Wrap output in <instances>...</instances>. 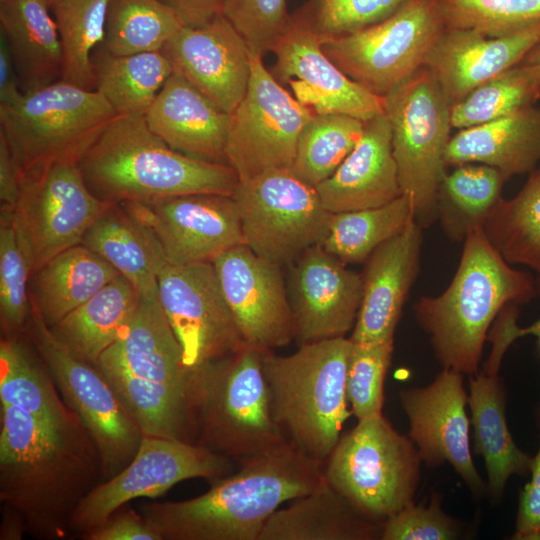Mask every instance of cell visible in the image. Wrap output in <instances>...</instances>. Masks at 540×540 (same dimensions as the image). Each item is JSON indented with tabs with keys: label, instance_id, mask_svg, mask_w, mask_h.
Segmentation results:
<instances>
[{
	"label": "cell",
	"instance_id": "4",
	"mask_svg": "<svg viewBox=\"0 0 540 540\" xmlns=\"http://www.w3.org/2000/svg\"><path fill=\"white\" fill-rule=\"evenodd\" d=\"M79 167L90 191L108 204L198 193L233 196L239 183L230 165L173 150L144 115H116L81 155Z\"/></svg>",
	"mask_w": 540,
	"mask_h": 540
},
{
	"label": "cell",
	"instance_id": "52",
	"mask_svg": "<svg viewBox=\"0 0 540 540\" xmlns=\"http://www.w3.org/2000/svg\"><path fill=\"white\" fill-rule=\"evenodd\" d=\"M21 188V172L13 153L0 134V212H14Z\"/></svg>",
	"mask_w": 540,
	"mask_h": 540
},
{
	"label": "cell",
	"instance_id": "21",
	"mask_svg": "<svg viewBox=\"0 0 540 540\" xmlns=\"http://www.w3.org/2000/svg\"><path fill=\"white\" fill-rule=\"evenodd\" d=\"M287 291L299 344L345 337L353 329L362 298L361 273L321 244L288 265Z\"/></svg>",
	"mask_w": 540,
	"mask_h": 540
},
{
	"label": "cell",
	"instance_id": "45",
	"mask_svg": "<svg viewBox=\"0 0 540 540\" xmlns=\"http://www.w3.org/2000/svg\"><path fill=\"white\" fill-rule=\"evenodd\" d=\"M446 29L500 37L540 21V0H436Z\"/></svg>",
	"mask_w": 540,
	"mask_h": 540
},
{
	"label": "cell",
	"instance_id": "34",
	"mask_svg": "<svg viewBox=\"0 0 540 540\" xmlns=\"http://www.w3.org/2000/svg\"><path fill=\"white\" fill-rule=\"evenodd\" d=\"M138 301L135 287L119 274L50 329L70 352L95 364L117 340Z\"/></svg>",
	"mask_w": 540,
	"mask_h": 540
},
{
	"label": "cell",
	"instance_id": "50",
	"mask_svg": "<svg viewBox=\"0 0 540 540\" xmlns=\"http://www.w3.org/2000/svg\"><path fill=\"white\" fill-rule=\"evenodd\" d=\"M540 428V413H537ZM530 481L520 492L515 532V540H540V443L533 457Z\"/></svg>",
	"mask_w": 540,
	"mask_h": 540
},
{
	"label": "cell",
	"instance_id": "39",
	"mask_svg": "<svg viewBox=\"0 0 540 540\" xmlns=\"http://www.w3.org/2000/svg\"><path fill=\"white\" fill-rule=\"evenodd\" d=\"M483 232L506 262L526 266L540 278V165L513 198H501Z\"/></svg>",
	"mask_w": 540,
	"mask_h": 540
},
{
	"label": "cell",
	"instance_id": "31",
	"mask_svg": "<svg viewBox=\"0 0 540 540\" xmlns=\"http://www.w3.org/2000/svg\"><path fill=\"white\" fill-rule=\"evenodd\" d=\"M381 530L324 478L312 492L276 510L258 540H376Z\"/></svg>",
	"mask_w": 540,
	"mask_h": 540
},
{
	"label": "cell",
	"instance_id": "32",
	"mask_svg": "<svg viewBox=\"0 0 540 540\" xmlns=\"http://www.w3.org/2000/svg\"><path fill=\"white\" fill-rule=\"evenodd\" d=\"M81 244L109 262L139 297L158 295V275L168 263L152 233L121 204H108Z\"/></svg>",
	"mask_w": 540,
	"mask_h": 540
},
{
	"label": "cell",
	"instance_id": "54",
	"mask_svg": "<svg viewBox=\"0 0 540 540\" xmlns=\"http://www.w3.org/2000/svg\"><path fill=\"white\" fill-rule=\"evenodd\" d=\"M22 94L7 42L0 34V105L14 102Z\"/></svg>",
	"mask_w": 540,
	"mask_h": 540
},
{
	"label": "cell",
	"instance_id": "11",
	"mask_svg": "<svg viewBox=\"0 0 540 540\" xmlns=\"http://www.w3.org/2000/svg\"><path fill=\"white\" fill-rule=\"evenodd\" d=\"M26 332L62 399L93 438L103 475L115 476L139 448L143 434L137 422L99 368L63 346L32 306Z\"/></svg>",
	"mask_w": 540,
	"mask_h": 540
},
{
	"label": "cell",
	"instance_id": "16",
	"mask_svg": "<svg viewBox=\"0 0 540 540\" xmlns=\"http://www.w3.org/2000/svg\"><path fill=\"white\" fill-rule=\"evenodd\" d=\"M158 297L189 369L247 346L212 262L167 264L158 275Z\"/></svg>",
	"mask_w": 540,
	"mask_h": 540
},
{
	"label": "cell",
	"instance_id": "9",
	"mask_svg": "<svg viewBox=\"0 0 540 540\" xmlns=\"http://www.w3.org/2000/svg\"><path fill=\"white\" fill-rule=\"evenodd\" d=\"M115 116L98 91L60 79L0 105V134L23 174L57 159H80Z\"/></svg>",
	"mask_w": 540,
	"mask_h": 540
},
{
	"label": "cell",
	"instance_id": "55",
	"mask_svg": "<svg viewBox=\"0 0 540 540\" xmlns=\"http://www.w3.org/2000/svg\"><path fill=\"white\" fill-rule=\"evenodd\" d=\"M3 512V521L1 525L0 538L6 539H21L22 532L26 530V524L23 517L13 508L5 506Z\"/></svg>",
	"mask_w": 540,
	"mask_h": 540
},
{
	"label": "cell",
	"instance_id": "12",
	"mask_svg": "<svg viewBox=\"0 0 540 540\" xmlns=\"http://www.w3.org/2000/svg\"><path fill=\"white\" fill-rule=\"evenodd\" d=\"M245 244L281 267L321 244L332 213L312 185L290 169L267 171L239 181L233 194Z\"/></svg>",
	"mask_w": 540,
	"mask_h": 540
},
{
	"label": "cell",
	"instance_id": "18",
	"mask_svg": "<svg viewBox=\"0 0 540 540\" xmlns=\"http://www.w3.org/2000/svg\"><path fill=\"white\" fill-rule=\"evenodd\" d=\"M326 38L318 34L304 11L296 12L273 44L270 71L313 114L339 113L366 121L384 114V99L341 71L324 53Z\"/></svg>",
	"mask_w": 540,
	"mask_h": 540
},
{
	"label": "cell",
	"instance_id": "28",
	"mask_svg": "<svg viewBox=\"0 0 540 540\" xmlns=\"http://www.w3.org/2000/svg\"><path fill=\"white\" fill-rule=\"evenodd\" d=\"M445 165L480 163L498 169L508 180L530 174L540 164V107L530 106L451 136Z\"/></svg>",
	"mask_w": 540,
	"mask_h": 540
},
{
	"label": "cell",
	"instance_id": "48",
	"mask_svg": "<svg viewBox=\"0 0 540 540\" xmlns=\"http://www.w3.org/2000/svg\"><path fill=\"white\" fill-rule=\"evenodd\" d=\"M221 13L250 50L262 56L271 51L290 19L286 0H223Z\"/></svg>",
	"mask_w": 540,
	"mask_h": 540
},
{
	"label": "cell",
	"instance_id": "22",
	"mask_svg": "<svg viewBox=\"0 0 540 540\" xmlns=\"http://www.w3.org/2000/svg\"><path fill=\"white\" fill-rule=\"evenodd\" d=\"M178 73L222 111L243 99L251 74L250 48L221 13L199 27L184 26L162 49Z\"/></svg>",
	"mask_w": 540,
	"mask_h": 540
},
{
	"label": "cell",
	"instance_id": "42",
	"mask_svg": "<svg viewBox=\"0 0 540 540\" xmlns=\"http://www.w3.org/2000/svg\"><path fill=\"white\" fill-rule=\"evenodd\" d=\"M108 2L57 0L50 7L62 49V80L95 90L91 58L104 38Z\"/></svg>",
	"mask_w": 540,
	"mask_h": 540
},
{
	"label": "cell",
	"instance_id": "47",
	"mask_svg": "<svg viewBox=\"0 0 540 540\" xmlns=\"http://www.w3.org/2000/svg\"><path fill=\"white\" fill-rule=\"evenodd\" d=\"M407 0H311L303 8L313 29L329 39L378 23Z\"/></svg>",
	"mask_w": 540,
	"mask_h": 540
},
{
	"label": "cell",
	"instance_id": "29",
	"mask_svg": "<svg viewBox=\"0 0 540 540\" xmlns=\"http://www.w3.org/2000/svg\"><path fill=\"white\" fill-rule=\"evenodd\" d=\"M469 392L475 452L485 462L486 491L497 501L502 498L512 475L530 473L533 457L516 445L508 429L506 390L498 372L483 368L470 376Z\"/></svg>",
	"mask_w": 540,
	"mask_h": 540
},
{
	"label": "cell",
	"instance_id": "46",
	"mask_svg": "<svg viewBox=\"0 0 540 540\" xmlns=\"http://www.w3.org/2000/svg\"><path fill=\"white\" fill-rule=\"evenodd\" d=\"M392 352L393 342H352L346 392L357 420L382 414L384 379Z\"/></svg>",
	"mask_w": 540,
	"mask_h": 540
},
{
	"label": "cell",
	"instance_id": "49",
	"mask_svg": "<svg viewBox=\"0 0 540 540\" xmlns=\"http://www.w3.org/2000/svg\"><path fill=\"white\" fill-rule=\"evenodd\" d=\"M381 540H453L461 535V525L441 507V496L433 494L427 506L414 502L381 524Z\"/></svg>",
	"mask_w": 540,
	"mask_h": 540
},
{
	"label": "cell",
	"instance_id": "17",
	"mask_svg": "<svg viewBox=\"0 0 540 540\" xmlns=\"http://www.w3.org/2000/svg\"><path fill=\"white\" fill-rule=\"evenodd\" d=\"M119 204L152 233L171 265L213 262L245 244L232 196L198 193Z\"/></svg>",
	"mask_w": 540,
	"mask_h": 540
},
{
	"label": "cell",
	"instance_id": "19",
	"mask_svg": "<svg viewBox=\"0 0 540 540\" xmlns=\"http://www.w3.org/2000/svg\"><path fill=\"white\" fill-rule=\"evenodd\" d=\"M212 263L247 346L273 350L295 339L283 267L257 255L246 244L229 249Z\"/></svg>",
	"mask_w": 540,
	"mask_h": 540
},
{
	"label": "cell",
	"instance_id": "37",
	"mask_svg": "<svg viewBox=\"0 0 540 540\" xmlns=\"http://www.w3.org/2000/svg\"><path fill=\"white\" fill-rule=\"evenodd\" d=\"M40 360L22 334L2 335L0 404L18 407L46 420L71 417L75 413L60 398L46 364Z\"/></svg>",
	"mask_w": 540,
	"mask_h": 540
},
{
	"label": "cell",
	"instance_id": "40",
	"mask_svg": "<svg viewBox=\"0 0 540 540\" xmlns=\"http://www.w3.org/2000/svg\"><path fill=\"white\" fill-rule=\"evenodd\" d=\"M182 27L160 0H109L101 46L113 55L162 51Z\"/></svg>",
	"mask_w": 540,
	"mask_h": 540
},
{
	"label": "cell",
	"instance_id": "56",
	"mask_svg": "<svg viewBox=\"0 0 540 540\" xmlns=\"http://www.w3.org/2000/svg\"><path fill=\"white\" fill-rule=\"evenodd\" d=\"M530 67L540 77V41L520 62Z\"/></svg>",
	"mask_w": 540,
	"mask_h": 540
},
{
	"label": "cell",
	"instance_id": "26",
	"mask_svg": "<svg viewBox=\"0 0 540 540\" xmlns=\"http://www.w3.org/2000/svg\"><path fill=\"white\" fill-rule=\"evenodd\" d=\"M315 188L331 213L378 207L402 194L385 113L365 121L357 145Z\"/></svg>",
	"mask_w": 540,
	"mask_h": 540
},
{
	"label": "cell",
	"instance_id": "27",
	"mask_svg": "<svg viewBox=\"0 0 540 540\" xmlns=\"http://www.w3.org/2000/svg\"><path fill=\"white\" fill-rule=\"evenodd\" d=\"M96 363L117 366L189 399V368L158 295L139 297L132 317Z\"/></svg>",
	"mask_w": 540,
	"mask_h": 540
},
{
	"label": "cell",
	"instance_id": "5",
	"mask_svg": "<svg viewBox=\"0 0 540 540\" xmlns=\"http://www.w3.org/2000/svg\"><path fill=\"white\" fill-rule=\"evenodd\" d=\"M351 348L349 338L338 337L300 344L285 356L261 351L276 424L289 443L323 464L352 415L346 392Z\"/></svg>",
	"mask_w": 540,
	"mask_h": 540
},
{
	"label": "cell",
	"instance_id": "6",
	"mask_svg": "<svg viewBox=\"0 0 540 540\" xmlns=\"http://www.w3.org/2000/svg\"><path fill=\"white\" fill-rule=\"evenodd\" d=\"M189 403L193 443L235 462L288 442L273 418L258 349L189 369Z\"/></svg>",
	"mask_w": 540,
	"mask_h": 540
},
{
	"label": "cell",
	"instance_id": "51",
	"mask_svg": "<svg viewBox=\"0 0 540 540\" xmlns=\"http://www.w3.org/2000/svg\"><path fill=\"white\" fill-rule=\"evenodd\" d=\"M84 536L88 540H163L159 531L132 509L116 511L105 523Z\"/></svg>",
	"mask_w": 540,
	"mask_h": 540
},
{
	"label": "cell",
	"instance_id": "25",
	"mask_svg": "<svg viewBox=\"0 0 540 540\" xmlns=\"http://www.w3.org/2000/svg\"><path fill=\"white\" fill-rule=\"evenodd\" d=\"M144 118L173 150L195 159L228 164L230 114L178 73L170 75Z\"/></svg>",
	"mask_w": 540,
	"mask_h": 540
},
{
	"label": "cell",
	"instance_id": "1",
	"mask_svg": "<svg viewBox=\"0 0 540 540\" xmlns=\"http://www.w3.org/2000/svg\"><path fill=\"white\" fill-rule=\"evenodd\" d=\"M0 415L1 503L34 535L66 536L77 505L103 474L93 438L76 414L46 420L1 404Z\"/></svg>",
	"mask_w": 540,
	"mask_h": 540
},
{
	"label": "cell",
	"instance_id": "36",
	"mask_svg": "<svg viewBox=\"0 0 540 540\" xmlns=\"http://www.w3.org/2000/svg\"><path fill=\"white\" fill-rule=\"evenodd\" d=\"M506 181L496 168L465 163L445 174L436 198V216L446 237L463 242L484 224L501 200Z\"/></svg>",
	"mask_w": 540,
	"mask_h": 540
},
{
	"label": "cell",
	"instance_id": "23",
	"mask_svg": "<svg viewBox=\"0 0 540 540\" xmlns=\"http://www.w3.org/2000/svg\"><path fill=\"white\" fill-rule=\"evenodd\" d=\"M423 228L415 220L364 262L362 298L352 342H393L403 306L416 281Z\"/></svg>",
	"mask_w": 540,
	"mask_h": 540
},
{
	"label": "cell",
	"instance_id": "3",
	"mask_svg": "<svg viewBox=\"0 0 540 540\" xmlns=\"http://www.w3.org/2000/svg\"><path fill=\"white\" fill-rule=\"evenodd\" d=\"M537 293L533 276L514 269L479 229L463 241L448 287L437 296L420 297L414 316L441 366L472 376L495 318L507 305L529 302Z\"/></svg>",
	"mask_w": 540,
	"mask_h": 540
},
{
	"label": "cell",
	"instance_id": "14",
	"mask_svg": "<svg viewBox=\"0 0 540 540\" xmlns=\"http://www.w3.org/2000/svg\"><path fill=\"white\" fill-rule=\"evenodd\" d=\"M233 460L197 444L142 435L132 461L98 483L77 505L70 527L84 535L137 498H156L175 484L194 478L214 480L233 473Z\"/></svg>",
	"mask_w": 540,
	"mask_h": 540
},
{
	"label": "cell",
	"instance_id": "41",
	"mask_svg": "<svg viewBox=\"0 0 540 540\" xmlns=\"http://www.w3.org/2000/svg\"><path fill=\"white\" fill-rule=\"evenodd\" d=\"M365 121L346 114H314L303 127L291 172L309 185L329 178L362 137Z\"/></svg>",
	"mask_w": 540,
	"mask_h": 540
},
{
	"label": "cell",
	"instance_id": "33",
	"mask_svg": "<svg viewBox=\"0 0 540 540\" xmlns=\"http://www.w3.org/2000/svg\"><path fill=\"white\" fill-rule=\"evenodd\" d=\"M119 272L81 243L36 269L30 278V303L52 327L81 306Z\"/></svg>",
	"mask_w": 540,
	"mask_h": 540
},
{
	"label": "cell",
	"instance_id": "30",
	"mask_svg": "<svg viewBox=\"0 0 540 540\" xmlns=\"http://www.w3.org/2000/svg\"><path fill=\"white\" fill-rule=\"evenodd\" d=\"M5 38L23 93L62 79L63 57L50 6L44 0H0Z\"/></svg>",
	"mask_w": 540,
	"mask_h": 540
},
{
	"label": "cell",
	"instance_id": "24",
	"mask_svg": "<svg viewBox=\"0 0 540 540\" xmlns=\"http://www.w3.org/2000/svg\"><path fill=\"white\" fill-rule=\"evenodd\" d=\"M539 41L540 21L500 37L445 29L424 67L452 105L477 86L518 65Z\"/></svg>",
	"mask_w": 540,
	"mask_h": 540
},
{
	"label": "cell",
	"instance_id": "15",
	"mask_svg": "<svg viewBox=\"0 0 540 540\" xmlns=\"http://www.w3.org/2000/svg\"><path fill=\"white\" fill-rule=\"evenodd\" d=\"M107 205L88 188L78 158L57 159L21 174L14 217L29 245L33 272L80 244Z\"/></svg>",
	"mask_w": 540,
	"mask_h": 540
},
{
	"label": "cell",
	"instance_id": "2",
	"mask_svg": "<svg viewBox=\"0 0 540 540\" xmlns=\"http://www.w3.org/2000/svg\"><path fill=\"white\" fill-rule=\"evenodd\" d=\"M239 470L211 480L204 494L177 502H148L139 513L163 540H258L280 505L324 480V464L291 443L239 462Z\"/></svg>",
	"mask_w": 540,
	"mask_h": 540
},
{
	"label": "cell",
	"instance_id": "10",
	"mask_svg": "<svg viewBox=\"0 0 540 540\" xmlns=\"http://www.w3.org/2000/svg\"><path fill=\"white\" fill-rule=\"evenodd\" d=\"M445 29L436 0H407L378 23L326 39L322 49L349 78L385 97L425 66Z\"/></svg>",
	"mask_w": 540,
	"mask_h": 540
},
{
	"label": "cell",
	"instance_id": "44",
	"mask_svg": "<svg viewBox=\"0 0 540 540\" xmlns=\"http://www.w3.org/2000/svg\"><path fill=\"white\" fill-rule=\"evenodd\" d=\"M32 255L14 212H0V320L2 335L26 332L31 303Z\"/></svg>",
	"mask_w": 540,
	"mask_h": 540
},
{
	"label": "cell",
	"instance_id": "35",
	"mask_svg": "<svg viewBox=\"0 0 540 540\" xmlns=\"http://www.w3.org/2000/svg\"><path fill=\"white\" fill-rule=\"evenodd\" d=\"M91 60L95 90L116 115H145L173 73L162 51L113 55L100 44Z\"/></svg>",
	"mask_w": 540,
	"mask_h": 540
},
{
	"label": "cell",
	"instance_id": "8",
	"mask_svg": "<svg viewBox=\"0 0 540 540\" xmlns=\"http://www.w3.org/2000/svg\"><path fill=\"white\" fill-rule=\"evenodd\" d=\"M383 99L401 192L412 202L415 222L428 228L437 220V193L447 173L452 105L426 67Z\"/></svg>",
	"mask_w": 540,
	"mask_h": 540
},
{
	"label": "cell",
	"instance_id": "7",
	"mask_svg": "<svg viewBox=\"0 0 540 540\" xmlns=\"http://www.w3.org/2000/svg\"><path fill=\"white\" fill-rule=\"evenodd\" d=\"M421 458L383 416L358 420L324 463V478L361 515L382 524L414 502Z\"/></svg>",
	"mask_w": 540,
	"mask_h": 540
},
{
	"label": "cell",
	"instance_id": "20",
	"mask_svg": "<svg viewBox=\"0 0 540 540\" xmlns=\"http://www.w3.org/2000/svg\"><path fill=\"white\" fill-rule=\"evenodd\" d=\"M399 401L421 461L428 467L449 463L470 491L482 496L486 485L470 452L463 374L443 368L429 385L401 390Z\"/></svg>",
	"mask_w": 540,
	"mask_h": 540
},
{
	"label": "cell",
	"instance_id": "38",
	"mask_svg": "<svg viewBox=\"0 0 540 540\" xmlns=\"http://www.w3.org/2000/svg\"><path fill=\"white\" fill-rule=\"evenodd\" d=\"M412 221V202L401 194L378 207L332 213L321 245L346 265L364 263L380 245Z\"/></svg>",
	"mask_w": 540,
	"mask_h": 540
},
{
	"label": "cell",
	"instance_id": "13",
	"mask_svg": "<svg viewBox=\"0 0 540 540\" xmlns=\"http://www.w3.org/2000/svg\"><path fill=\"white\" fill-rule=\"evenodd\" d=\"M262 58L251 51L248 88L230 114L226 156L239 181L290 169L299 135L314 115L276 80Z\"/></svg>",
	"mask_w": 540,
	"mask_h": 540
},
{
	"label": "cell",
	"instance_id": "53",
	"mask_svg": "<svg viewBox=\"0 0 540 540\" xmlns=\"http://www.w3.org/2000/svg\"><path fill=\"white\" fill-rule=\"evenodd\" d=\"M172 8L184 26L199 27L221 14L223 0H160Z\"/></svg>",
	"mask_w": 540,
	"mask_h": 540
},
{
	"label": "cell",
	"instance_id": "58",
	"mask_svg": "<svg viewBox=\"0 0 540 540\" xmlns=\"http://www.w3.org/2000/svg\"><path fill=\"white\" fill-rule=\"evenodd\" d=\"M51 7L57 0H44Z\"/></svg>",
	"mask_w": 540,
	"mask_h": 540
},
{
	"label": "cell",
	"instance_id": "43",
	"mask_svg": "<svg viewBox=\"0 0 540 540\" xmlns=\"http://www.w3.org/2000/svg\"><path fill=\"white\" fill-rule=\"evenodd\" d=\"M539 97L540 77L519 63L452 104V127L464 129L496 120L533 106Z\"/></svg>",
	"mask_w": 540,
	"mask_h": 540
},
{
	"label": "cell",
	"instance_id": "57",
	"mask_svg": "<svg viewBox=\"0 0 540 540\" xmlns=\"http://www.w3.org/2000/svg\"><path fill=\"white\" fill-rule=\"evenodd\" d=\"M536 281H537L538 290L540 291V278H538ZM523 335L524 336H528V335L534 336L536 338V340H537V346H538V349H539V352H540V317H539V319L537 321H535L530 326L523 327ZM538 413H540V407L538 409Z\"/></svg>",
	"mask_w": 540,
	"mask_h": 540
}]
</instances>
